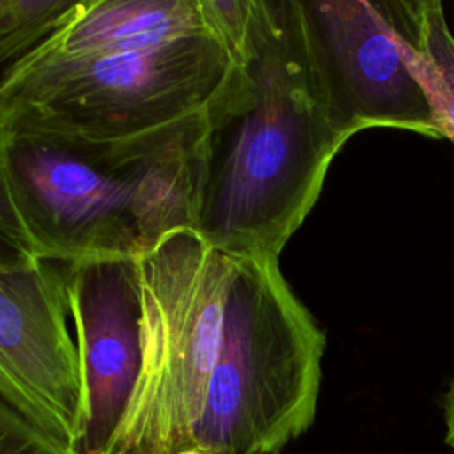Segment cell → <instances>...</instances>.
<instances>
[{"label": "cell", "instance_id": "6da1fadb", "mask_svg": "<svg viewBox=\"0 0 454 454\" xmlns=\"http://www.w3.org/2000/svg\"><path fill=\"white\" fill-rule=\"evenodd\" d=\"M213 103L117 138L0 131L5 172L39 257L138 259L167 234L197 229Z\"/></svg>", "mask_w": 454, "mask_h": 454}, {"label": "cell", "instance_id": "7a4b0ae2", "mask_svg": "<svg viewBox=\"0 0 454 454\" xmlns=\"http://www.w3.org/2000/svg\"><path fill=\"white\" fill-rule=\"evenodd\" d=\"M271 12L254 57L211 106L195 231L239 255H280L348 142L330 124L291 32Z\"/></svg>", "mask_w": 454, "mask_h": 454}, {"label": "cell", "instance_id": "3957f363", "mask_svg": "<svg viewBox=\"0 0 454 454\" xmlns=\"http://www.w3.org/2000/svg\"><path fill=\"white\" fill-rule=\"evenodd\" d=\"M326 339L273 255L236 254L222 349L190 440L280 454L312 424Z\"/></svg>", "mask_w": 454, "mask_h": 454}, {"label": "cell", "instance_id": "277c9868", "mask_svg": "<svg viewBox=\"0 0 454 454\" xmlns=\"http://www.w3.org/2000/svg\"><path fill=\"white\" fill-rule=\"evenodd\" d=\"M243 67L215 34L0 69V131L117 138L207 108Z\"/></svg>", "mask_w": 454, "mask_h": 454}, {"label": "cell", "instance_id": "5b68a950", "mask_svg": "<svg viewBox=\"0 0 454 454\" xmlns=\"http://www.w3.org/2000/svg\"><path fill=\"white\" fill-rule=\"evenodd\" d=\"M236 254L195 229L167 234L138 257L142 372L110 450L144 442H188L218 360Z\"/></svg>", "mask_w": 454, "mask_h": 454}, {"label": "cell", "instance_id": "8992f818", "mask_svg": "<svg viewBox=\"0 0 454 454\" xmlns=\"http://www.w3.org/2000/svg\"><path fill=\"white\" fill-rule=\"evenodd\" d=\"M305 62L310 83L346 140L369 128L443 138L403 53L422 46L401 0H270Z\"/></svg>", "mask_w": 454, "mask_h": 454}, {"label": "cell", "instance_id": "52a82bcc", "mask_svg": "<svg viewBox=\"0 0 454 454\" xmlns=\"http://www.w3.org/2000/svg\"><path fill=\"white\" fill-rule=\"evenodd\" d=\"M67 314L59 262L0 270V399L73 450L82 385Z\"/></svg>", "mask_w": 454, "mask_h": 454}, {"label": "cell", "instance_id": "ba28073f", "mask_svg": "<svg viewBox=\"0 0 454 454\" xmlns=\"http://www.w3.org/2000/svg\"><path fill=\"white\" fill-rule=\"evenodd\" d=\"M74 323L82 419L74 454H110L142 372L138 259L60 264Z\"/></svg>", "mask_w": 454, "mask_h": 454}, {"label": "cell", "instance_id": "9c48e42d", "mask_svg": "<svg viewBox=\"0 0 454 454\" xmlns=\"http://www.w3.org/2000/svg\"><path fill=\"white\" fill-rule=\"evenodd\" d=\"M207 32L199 0H87L12 64L145 51Z\"/></svg>", "mask_w": 454, "mask_h": 454}, {"label": "cell", "instance_id": "30bf717a", "mask_svg": "<svg viewBox=\"0 0 454 454\" xmlns=\"http://www.w3.org/2000/svg\"><path fill=\"white\" fill-rule=\"evenodd\" d=\"M403 57L422 85L443 138L454 144V34L443 5L427 12L420 50Z\"/></svg>", "mask_w": 454, "mask_h": 454}, {"label": "cell", "instance_id": "8fae6325", "mask_svg": "<svg viewBox=\"0 0 454 454\" xmlns=\"http://www.w3.org/2000/svg\"><path fill=\"white\" fill-rule=\"evenodd\" d=\"M87 0H0V69L7 67Z\"/></svg>", "mask_w": 454, "mask_h": 454}, {"label": "cell", "instance_id": "7c38bea8", "mask_svg": "<svg viewBox=\"0 0 454 454\" xmlns=\"http://www.w3.org/2000/svg\"><path fill=\"white\" fill-rule=\"evenodd\" d=\"M215 35L227 46L238 66L247 67L261 32L271 21L270 0H199Z\"/></svg>", "mask_w": 454, "mask_h": 454}, {"label": "cell", "instance_id": "4fadbf2b", "mask_svg": "<svg viewBox=\"0 0 454 454\" xmlns=\"http://www.w3.org/2000/svg\"><path fill=\"white\" fill-rule=\"evenodd\" d=\"M41 261L18 209L0 153V270H27Z\"/></svg>", "mask_w": 454, "mask_h": 454}, {"label": "cell", "instance_id": "5bb4252c", "mask_svg": "<svg viewBox=\"0 0 454 454\" xmlns=\"http://www.w3.org/2000/svg\"><path fill=\"white\" fill-rule=\"evenodd\" d=\"M0 454H74L0 399Z\"/></svg>", "mask_w": 454, "mask_h": 454}, {"label": "cell", "instance_id": "9a60e30c", "mask_svg": "<svg viewBox=\"0 0 454 454\" xmlns=\"http://www.w3.org/2000/svg\"><path fill=\"white\" fill-rule=\"evenodd\" d=\"M112 454H222V452L211 450L207 447H202L188 440V442H172V443L144 442V443L122 447Z\"/></svg>", "mask_w": 454, "mask_h": 454}, {"label": "cell", "instance_id": "2e32d148", "mask_svg": "<svg viewBox=\"0 0 454 454\" xmlns=\"http://www.w3.org/2000/svg\"><path fill=\"white\" fill-rule=\"evenodd\" d=\"M403 5L408 9V12L420 23H426V16L429 11H433L438 5H443V0H401Z\"/></svg>", "mask_w": 454, "mask_h": 454}, {"label": "cell", "instance_id": "e0dca14e", "mask_svg": "<svg viewBox=\"0 0 454 454\" xmlns=\"http://www.w3.org/2000/svg\"><path fill=\"white\" fill-rule=\"evenodd\" d=\"M445 424H447V443L454 449V381L445 399Z\"/></svg>", "mask_w": 454, "mask_h": 454}]
</instances>
